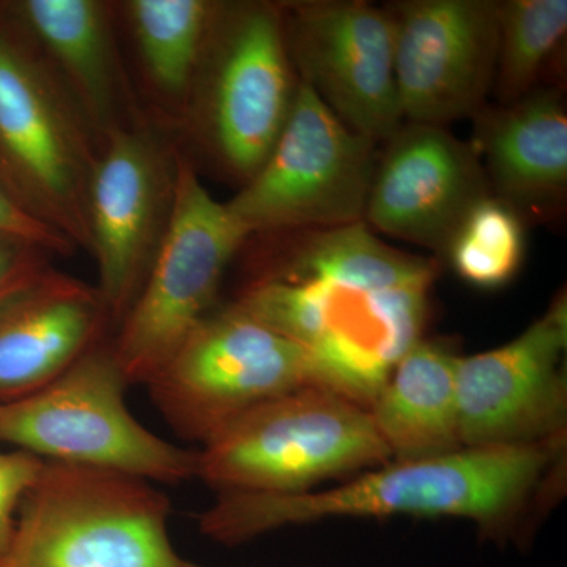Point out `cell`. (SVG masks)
<instances>
[{
    "label": "cell",
    "mask_w": 567,
    "mask_h": 567,
    "mask_svg": "<svg viewBox=\"0 0 567 567\" xmlns=\"http://www.w3.org/2000/svg\"><path fill=\"white\" fill-rule=\"evenodd\" d=\"M477 155L486 156L496 197L520 212L547 210L567 188V111L557 89H535L516 103L481 110Z\"/></svg>",
    "instance_id": "ac0fdd59"
},
{
    "label": "cell",
    "mask_w": 567,
    "mask_h": 567,
    "mask_svg": "<svg viewBox=\"0 0 567 567\" xmlns=\"http://www.w3.org/2000/svg\"><path fill=\"white\" fill-rule=\"evenodd\" d=\"M48 256L39 246L0 235V305L47 270Z\"/></svg>",
    "instance_id": "d4e9b609"
},
{
    "label": "cell",
    "mask_w": 567,
    "mask_h": 567,
    "mask_svg": "<svg viewBox=\"0 0 567 567\" xmlns=\"http://www.w3.org/2000/svg\"><path fill=\"white\" fill-rule=\"evenodd\" d=\"M100 142L32 48L0 32V177L74 248L89 249Z\"/></svg>",
    "instance_id": "ba28073f"
},
{
    "label": "cell",
    "mask_w": 567,
    "mask_h": 567,
    "mask_svg": "<svg viewBox=\"0 0 567 567\" xmlns=\"http://www.w3.org/2000/svg\"><path fill=\"white\" fill-rule=\"evenodd\" d=\"M561 440L462 447L445 456L388 462L334 488L293 495L218 494L199 516L204 536L238 546L287 527L339 517H457L484 536L509 535L554 465Z\"/></svg>",
    "instance_id": "7a4b0ae2"
},
{
    "label": "cell",
    "mask_w": 567,
    "mask_h": 567,
    "mask_svg": "<svg viewBox=\"0 0 567 567\" xmlns=\"http://www.w3.org/2000/svg\"><path fill=\"white\" fill-rule=\"evenodd\" d=\"M297 85L282 7L219 2L186 117L223 169L245 185L275 147Z\"/></svg>",
    "instance_id": "8992f818"
},
{
    "label": "cell",
    "mask_w": 567,
    "mask_h": 567,
    "mask_svg": "<svg viewBox=\"0 0 567 567\" xmlns=\"http://www.w3.org/2000/svg\"><path fill=\"white\" fill-rule=\"evenodd\" d=\"M377 158L364 223L380 233L446 252L470 210L488 192L473 145L445 126L402 123Z\"/></svg>",
    "instance_id": "9a60e30c"
},
{
    "label": "cell",
    "mask_w": 567,
    "mask_h": 567,
    "mask_svg": "<svg viewBox=\"0 0 567 567\" xmlns=\"http://www.w3.org/2000/svg\"><path fill=\"white\" fill-rule=\"evenodd\" d=\"M377 144L352 132L298 80L275 147L226 203L248 234L336 229L364 221Z\"/></svg>",
    "instance_id": "30bf717a"
},
{
    "label": "cell",
    "mask_w": 567,
    "mask_h": 567,
    "mask_svg": "<svg viewBox=\"0 0 567 567\" xmlns=\"http://www.w3.org/2000/svg\"><path fill=\"white\" fill-rule=\"evenodd\" d=\"M390 9L404 122L446 128L447 123L475 117L494 89L498 2L410 0Z\"/></svg>",
    "instance_id": "5bb4252c"
},
{
    "label": "cell",
    "mask_w": 567,
    "mask_h": 567,
    "mask_svg": "<svg viewBox=\"0 0 567 567\" xmlns=\"http://www.w3.org/2000/svg\"><path fill=\"white\" fill-rule=\"evenodd\" d=\"M181 152L151 121L104 137L87 199L89 249L111 323L140 297L169 227Z\"/></svg>",
    "instance_id": "8fae6325"
},
{
    "label": "cell",
    "mask_w": 567,
    "mask_h": 567,
    "mask_svg": "<svg viewBox=\"0 0 567 567\" xmlns=\"http://www.w3.org/2000/svg\"><path fill=\"white\" fill-rule=\"evenodd\" d=\"M0 235L39 246L52 256L70 254L76 249L65 237L41 221L2 177H0Z\"/></svg>",
    "instance_id": "cb8c5ba5"
},
{
    "label": "cell",
    "mask_w": 567,
    "mask_h": 567,
    "mask_svg": "<svg viewBox=\"0 0 567 567\" xmlns=\"http://www.w3.org/2000/svg\"><path fill=\"white\" fill-rule=\"evenodd\" d=\"M99 289L48 267L0 305V405L50 385L104 341Z\"/></svg>",
    "instance_id": "e0dca14e"
},
{
    "label": "cell",
    "mask_w": 567,
    "mask_h": 567,
    "mask_svg": "<svg viewBox=\"0 0 567 567\" xmlns=\"http://www.w3.org/2000/svg\"><path fill=\"white\" fill-rule=\"evenodd\" d=\"M171 514L151 481L44 462L0 567H182Z\"/></svg>",
    "instance_id": "3957f363"
},
{
    "label": "cell",
    "mask_w": 567,
    "mask_h": 567,
    "mask_svg": "<svg viewBox=\"0 0 567 567\" xmlns=\"http://www.w3.org/2000/svg\"><path fill=\"white\" fill-rule=\"evenodd\" d=\"M445 254L465 282L486 290L506 286L524 262L520 213L498 197H484L465 216Z\"/></svg>",
    "instance_id": "7402d4cb"
},
{
    "label": "cell",
    "mask_w": 567,
    "mask_h": 567,
    "mask_svg": "<svg viewBox=\"0 0 567 567\" xmlns=\"http://www.w3.org/2000/svg\"><path fill=\"white\" fill-rule=\"evenodd\" d=\"M248 238L181 153L169 227L112 342L128 385H147L208 316L230 260Z\"/></svg>",
    "instance_id": "9c48e42d"
},
{
    "label": "cell",
    "mask_w": 567,
    "mask_h": 567,
    "mask_svg": "<svg viewBox=\"0 0 567 567\" xmlns=\"http://www.w3.org/2000/svg\"><path fill=\"white\" fill-rule=\"evenodd\" d=\"M494 91L502 106L535 91L537 78L567 32L566 0L498 2Z\"/></svg>",
    "instance_id": "44dd1931"
},
{
    "label": "cell",
    "mask_w": 567,
    "mask_h": 567,
    "mask_svg": "<svg viewBox=\"0 0 567 567\" xmlns=\"http://www.w3.org/2000/svg\"><path fill=\"white\" fill-rule=\"evenodd\" d=\"M182 567H205V566H200V565H197V563H192V561H183V566Z\"/></svg>",
    "instance_id": "484cf974"
},
{
    "label": "cell",
    "mask_w": 567,
    "mask_h": 567,
    "mask_svg": "<svg viewBox=\"0 0 567 567\" xmlns=\"http://www.w3.org/2000/svg\"><path fill=\"white\" fill-rule=\"evenodd\" d=\"M219 2L132 0L123 3L148 87L178 118L186 117Z\"/></svg>",
    "instance_id": "ffe728a7"
},
{
    "label": "cell",
    "mask_w": 567,
    "mask_h": 567,
    "mask_svg": "<svg viewBox=\"0 0 567 567\" xmlns=\"http://www.w3.org/2000/svg\"><path fill=\"white\" fill-rule=\"evenodd\" d=\"M145 386L175 434L203 446L256 406L319 383L303 347L234 303L205 317Z\"/></svg>",
    "instance_id": "52a82bcc"
},
{
    "label": "cell",
    "mask_w": 567,
    "mask_h": 567,
    "mask_svg": "<svg viewBox=\"0 0 567 567\" xmlns=\"http://www.w3.org/2000/svg\"><path fill=\"white\" fill-rule=\"evenodd\" d=\"M450 347L421 339L395 364L369 405L394 462L421 461L462 450L457 364Z\"/></svg>",
    "instance_id": "d6986e66"
},
{
    "label": "cell",
    "mask_w": 567,
    "mask_h": 567,
    "mask_svg": "<svg viewBox=\"0 0 567 567\" xmlns=\"http://www.w3.org/2000/svg\"><path fill=\"white\" fill-rule=\"evenodd\" d=\"M112 342L82 354L50 385L0 405V443L44 462L110 470L153 484L196 477L197 451L167 442L134 417Z\"/></svg>",
    "instance_id": "5b68a950"
},
{
    "label": "cell",
    "mask_w": 567,
    "mask_h": 567,
    "mask_svg": "<svg viewBox=\"0 0 567 567\" xmlns=\"http://www.w3.org/2000/svg\"><path fill=\"white\" fill-rule=\"evenodd\" d=\"M41 62L61 82L100 145L147 121L123 65L114 7L100 0H22L10 7Z\"/></svg>",
    "instance_id": "2e32d148"
},
{
    "label": "cell",
    "mask_w": 567,
    "mask_h": 567,
    "mask_svg": "<svg viewBox=\"0 0 567 567\" xmlns=\"http://www.w3.org/2000/svg\"><path fill=\"white\" fill-rule=\"evenodd\" d=\"M281 7L298 80L352 132L385 144L404 123L395 87L393 10L350 0Z\"/></svg>",
    "instance_id": "7c38bea8"
},
{
    "label": "cell",
    "mask_w": 567,
    "mask_h": 567,
    "mask_svg": "<svg viewBox=\"0 0 567 567\" xmlns=\"http://www.w3.org/2000/svg\"><path fill=\"white\" fill-rule=\"evenodd\" d=\"M391 461L368 409L306 386L256 406L200 446L196 477L218 494L293 495Z\"/></svg>",
    "instance_id": "277c9868"
},
{
    "label": "cell",
    "mask_w": 567,
    "mask_h": 567,
    "mask_svg": "<svg viewBox=\"0 0 567 567\" xmlns=\"http://www.w3.org/2000/svg\"><path fill=\"white\" fill-rule=\"evenodd\" d=\"M44 461L20 450L0 451V559L9 550L18 513Z\"/></svg>",
    "instance_id": "603a6c76"
},
{
    "label": "cell",
    "mask_w": 567,
    "mask_h": 567,
    "mask_svg": "<svg viewBox=\"0 0 567 567\" xmlns=\"http://www.w3.org/2000/svg\"><path fill=\"white\" fill-rule=\"evenodd\" d=\"M566 297L507 344L458 358L462 447L527 446L565 436Z\"/></svg>",
    "instance_id": "4fadbf2b"
},
{
    "label": "cell",
    "mask_w": 567,
    "mask_h": 567,
    "mask_svg": "<svg viewBox=\"0 0 567 567\" xmlns=\"http://www.w3.org/2000/svg\"><path fill=\"white\" fill-rule=\"evenodd\" d=\"M305 234L235 305L303 347L320 388L369 409L423 339L439 267L364 221Z\"/></svg>",
    "instance_id": "6da1fadb"
}]
</instances>
